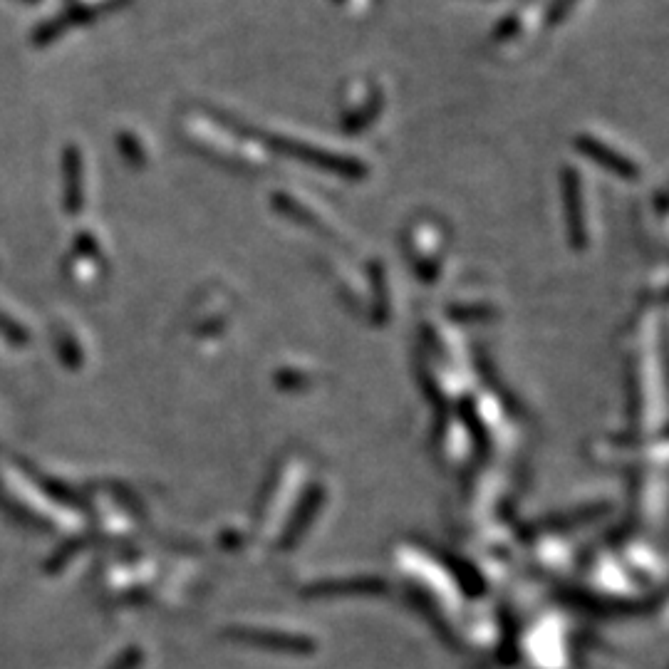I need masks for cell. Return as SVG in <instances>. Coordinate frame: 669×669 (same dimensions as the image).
Instances as JSON below:
<instances>
[{
	"mask_svg": "<svg viewBox=\"0 0 669 669\" xmlns=\"http://www.w3.org/2000/svg\"><path fill=\"white\" fill-rule=\"evenodd\" d=\"M578 149L583 154H588V157H593L595 162L603 164L605 169L615 171V174L622 176V179H635V176H637V167L630 162V159H625L622 154H617V152H613V149H608L605 144H600L598 139L580 137L578 139Z\"/></svg>",
	"mask_w": 669,
	"mask_h": 669,
	"instance_id": "2",
	"label": "cell"
},
{
	"mask_svg": "<svg viewBox=\"0 0 669 669\" xmlns=\"http://www.w3.org/2000/svg\"><path fill=\"white\" fill-rule=\"evenodd\" d=\"M565 204H568V221L570 231H573L575 246H583V216H580V189H578V176L573 171H565Z\"/></svg>",
	"mask_w": 669,
	"mask_h": 669,
	"instance_id": "3",
	"label": "cell"
},
{
	"mask_svg": "<svg viewBox=\"0 0 669 669\" xmlns=\"http://www.w3.org/2000/svg\"><path fill=\"white\" fill-rule=\"evenodd\" d=\"M271 147H276L278 152H283V154H290V157L300 159V162L310 164V167L333 171V174L347 176V179H360V176L367 174L365 164L357 162V159L342 157V154H335V152H325V149L310 147V144L290 142V139H273Z\"/></svg>",
	"mask_w": 669,
	"mask_h": 669,
	"instance_id": "1",
	"label": "cell"
},
{
	"mask_svg": "<svg viewBox=\"0 0 669 669\" xmlns=\"http://www.w3.org/2000/svg\"><path fill=\"white\" fill-rule=\"evenodd\" d=\"M80 157H67V209L80 211L82 206V186H80Z\"/></svg>",
	"mask_w": 669,
	"mask_h": 669,
	"instance_id": "4",
	"label": "cell"
}]
</instances>
